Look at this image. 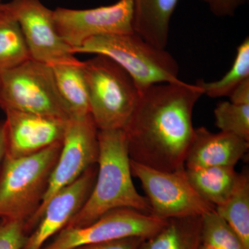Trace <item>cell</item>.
<instances>
[{
  "label": "cell",
  "mask_w": 249,
  "mask_h": 249,
  "mask_svg": "<svg viewBox=\"0 0 249 249\" xmlns=\"http://www.w3.org/2000/svg\"><path fill=\"white\" fill-rule=\"evenodd\" d=\"M204 91L178 80L141 91L124 130L129 158L165 172L185 169L194 138L193 113Z\"/></svg>",
  "instance_id": "obj_1"
},
{
  "label": "cell",
  "mask_w": 249,
  "mask_h": 249,
  "mask_svg": "<svg viewBox=\"0 0 249 249\" xmlns=\"http://www.w3.org/2000/svg\"><path fill=\"white\" fill-rule=\"evenodd\" d=\"M98 139L96 181L86 202L65 227H87L109 211L124 208L152 214L148 199L134 186L124 130H98Z\"/></svg>",
  "instance_id": "obj_2"
},
{
  "label": "cell",
  "mask_w": 249,
  "mask_h": 249,
  "mask_svg": "<svg viewBox=\"0 0 249 249\" xmlns=\"http://www.w3.org/2000/svg\"><path fill=\"white\" fill-rule=\"evenodd\" d=\"M62 141L24 157L5 155L0 170V219L25 223L40 206Z\"/></svg>",
  "instance_id": "obj_3"
},
{
  "label": "cell",
  "mask_w": 249,
  "mask_h": 249,
  "mask_svg": "<svg viewBox=\"0 0 249 249\" xmlns=\"http://www.w3.org/2000/svg\"><path fill=\"white\" fill-rule=\"evenodd\" d=\"M82 67L89 114L98 130L124 129L141 93L132 77L117 62L99 54L82 62Z\"/></svg>",
  "instance_id": "obj_4"
},
{
  "label": "cell",
  "mask_w": 249,
  "mask_h": 249,
  "mask_svg": "<svg viewBox=\"0 0 249 249\" xmlns=\"http://www.w3.org/2000/svg\"><path fill=\"white\" fill-rule=\"evenodd\" d=\"M73 53L99 54L112 59L130 75L140 91L151 85L179 80V66L173 55L134 32L93 37Z\"/></svg>",
  "instance_id": "obj_5"
},
{
  "label": "cell",
  "mask_w": 249,
  "mask_h": 249,
  "mask_svg": "<svg viewBox=\"0 0 249 249\" xmlns=\"http://www.w3.org/2000/svg\"><path fill=\"white\" fill-rule=\"evenodd\" d=\"M0 107L67 121L71 119L52 67L32 59L0 73Z\"/></svg>",
  "instance_id": "obj_6"
},
{
  "label": "cell",
  "mask_w": 249,
  "mask_h": 249,
  "mask_svg": "<svg viewBox=\"0 0 249 249\" xmlns=\"http://www.w3.org/2000/svg\"><path fill=\"white\" fill-rule=\"evenodd\" d=\"M98 129L91 116L72 119L67 124L61 152L54 167L48 188L38 209L24 223L28 235L35 229L46 204L59 191L71 184L90 167L97 165L99 157Z\"/></svg>",
  "instance_id": "obj_7"
},
{
  "label": "cell",
  "mask_w": 249,
  "mask_h": 249,
  "mask_svg": "<svg viewBox=\"0 0 249 249\" xmlns=\"http://www.w3.org/2000/svg\"><path fill=\"white\" fill-rule=\"evenodd\" d=\"M132 176L139 178L152 208V214L161 219L203 216L215 211L188 181L184 170L165 172L130 160Z\"/></svg>",
  "instance_id": "obj_8"
},
{
  "label": "cell",
  "mask_w": 249,
  "mask_h": 249,
  "mask_svg": "<svg viewBox=\"0 0 249 249\" xmlns=\"http://www.w3.org/2000/svg\"><path fill=\"white\" fill-rule=\"evenodd\" d=\"M166 220L132 209H117L85 227H65L41 249H73L89 244L127 237L147 239L160 231Z\"/></svg>",
  "instance_id": "obj_9"
},
{
  "label": "cell",
  "mask_w": 249,
  "mask_h": 249,
  "mask_svg": "<svg viewBox=\"0 0 249 249\" xmlns=\"http://www.w3.org/2000/svg\"><path fill=\"white\" fill-rule=\"evenodd\" d=\"M53 11L59 35L71 47L73 53L93 37L134 33L132 0H119L94 9L58 7Z\"/></svg>",
  "instance_id": "obj_10"
},
{
  "label": "cell",
  "mask_w": 249,
  "mask_h": 249,
  "mask_svg": "<svg viewBox=\"0 0 249 249\" xmlns=\"http://www.w3.org/2000/svg\"><path fill=\"white\" fill-rule=\"evenodd\" d=\"M7 4L19 23L32 60L49 65L81 62L59 35L53 10L40 0H12Z\"/></svg>",
  "instance_id": "obj_11"
},
{
  "label": "cell",
  "mask_w": 249,
  "mask_h": 249,
  "mask_svg": "<svg viewBox=\"0 0 249 249\" xmlns=\"http://www.w3.org/2000/svg\"><path fill=\"white\" fill-rule=\"evenodd\" d=\"M97 165L88 168L78 179L52 196L41 213L39 222L28 235L22 249H41L49 239L66 227L83 207L92 190Z\"/></svg>",
  "instance_id": "obj_12"
},
{
  "label": "cell",
  "mask_w": 249,
  "mask_h": 249,
  "mask_svg": "<svg viewBox=\"0 0 249 249\" xmlns=\"http://www.w3.org/2000/svg\"><path fill=\"white\" fill-rule=\"evenodd\" d=\"M6 155L24 157L61 142L69 121L5 109Z\"/></svg>",
  "instance_id": "obj_13"
},
{
  "label": "cell",
  "mask_w": 249,
  "mask_h": 249,
  "mask_svg": "<svg viewBox=\"0 0 249 249\" xmlns=\"http://www.w3.org/2000/svg\"><path fill=\"white\" fill-rule=\"evenodd\" d=\"M249 142L229 132H211L204 127L195 129L185 168L235 167L248 152Z\"/></svg>",
  "instance_id": "obj_14"
},
{
  "label": "cell",
  "mask_w": 249,
  "mask_h": 249,
  "mask_svg": "<svg viewBox=\"0 0 249 249\" xmlns=\"http://www.w3.org/2000/svg\"><path fill=\"white\" fill-rule=\"evenodd\" d=\"M133 30L144 40L165 49L170 22L178 0H132Z\"/></svg>",
  "instance_id": "obj_15"
},
{
  "label": "cell",
  "mask_w": 249,
  "mask_h": 249,
  "mask_svg": "<svg viewBox=\"0 0 249 249\" xmlns=\"http://www.w3.org/2000/svg\"><path fill=\"white\" fill-rule=\"evenodd\" d=\"M202 216L166 219L164 227L145 239L139 249H199Z\"/></svg>",
  "instance_id": "obj_16"
},
{
  "label": "cell",
  "mask_w": 249,
  "mask_h": 249,
  "mask_svg": "<svg viewBox=\"0 0 249 249\" xmlns=\"http://www.w3.org/2000/svg\"><path fill=\"white\" fill-rule=\"evenodd\" d=\"M188 181L199 196L210 203L221 206L230 196L238 173L232 166H211L187 169Z\"/></svg>",
  "instance_id": "obj_17"
},
{
  "label": "cell",
  "mask_w": 249,
  "mask_h": 249,
  "mask_svg": "<svg viewBox=\"0 0 249 249\" xmlns=\"http://www.w3.org/2000/svg\"><path fill=\"white\" fill-rule=\"evenodd\" d=\"M82 62L51 65L59 92L72 119L89 114V96Z\"/></svg>",
  "instance_id": "obj_18"
},
{
  "label": "cell",
  "mask_w": 249,
  "mask_h": 249,
  "mask_svg": "<svg viewBox=\"0 0 249 249\" xmlns=\"http://www.w3.org/2000/svg\"><path fill=\"white\" fill-rule=\"evenodd\" d=\"M19 23L6 4L0 6V73L30 60Z\"/></svg>",
  "instance_id": "obj_19"
},
{
  "label": "cell",
  "mask_w": 249,
  "mask_h": 249,
  "mask_svg": "<svg viewBox=\"0 0 249 249\" xmlns=\"http://www.w3.org/2000/svg\"><path fill=\"white\" fill-rule=\"evenodd\" d=\"M215 211L233 229L245 248L249 249V173L247 168L237 175L233 191Z\"/></svg>",
  "instance_id": "obj_20"
},
{
  "label": "cell",
  "mask_w": 249,
  "mask_h": 249,
  "mask_svg": "<svg viewBox=\"0 0 249 249\" xmlns=\"http://www.w3.org/2000/svg\"><path fill=\"white\" fill-rule=\"evenodd\" d=\"M249 78V38L246 37L237 49L233 65L227 74L214 82L198 80L196 85L204 91V94L211 98L229 97L245 80Z\"/></svg>",
  "instance_id": "obj_21"
},
{
  "label": "cell",
  "mask_w": 249,
  "mask_h": 249,
  "mask_svg": "<svg viewBox=\"0 0 249 249\" xmlns=\"http://www.w3.org/2000/svg\"><path fill=\"white\" fill-rule=\"evenodd\" d=\"M202 243L214 249H247L233 229L215 211L202 216Z\"/></svg>",
  "instance_id": "obj_22"
},
{
  "label": "cell",
  "mask_w": 249,
  "mask_h": 249,
  "mask_svg": "<svg viewBox=\"0 0 249 249\" xmlns=\"http://www.w3.org/2000/svg\"><path fill=\"white\" fill-rule=\"evenodd\" d=\"M214 114L216 126L221 131L235 134L249 142V105L222 101L217 103Z\"/></svg>",
  "instance_id": "obj_23"
},
{
  "label": "cell",
  "mask_w": 249,
  "mask_h": 249,
  "mask_svg": "<svg viewBox=\"0 0 249 249\" xmlns=\"http://www.w3.org/2000/svg\"><path fill=\"white\" fill-rule=\"evenodd\" d=\"M28 235L24 222L14 219H0V249H22Z\"/></svg>",
  "instance_id": "obj_24"
},
{
  "label": "cell",
  "mask_w": 249,
  "mask_h": 249,
  "mask_svg": "<svg viewBox=\"0 0 249 249\" xmlns=\"http://www.w3.org/2000/svg\"><path fill=\"white\" fill-rule=\"evenodd\" d=\"M145 240L144 237L134 236L80 246L73 249H139Z\"/></svg>",
  "instance_id": "obj_25"
},
{
  "label": "cell",
  "mask_w": 249,
  "mask_h": 249,
  "mask_svg": "<svg viewBox=\"0 0 249 249\" xmlns=\"http://www.w3.org/2000/svg\"><path fill=\"white\" fill-rule=\"evenodd\" d=\"M209 5L211 12L217 17L233 16L240 6L247 0H204Z\"/></svg>",
  "instance_id": "obj_26"
},
{
  "label": "cell",
  "mask_w": 249,
  "mask_h": 249,
  "mask_svg": "<svg viewBox=\"0 0 249 249\" xmlns=\"http://www.w3.org/2000/svg\"><path fill=\"white\" fill-rule=\"evenodd\" d=\"M231 103L235 105H249V78L241 83L229 96Z\"/></svg>",
  "instance_id": "obj_27"
},
{
  "label": "cell",
  "mask_w": 249,
  "mask_h": 249,
  "mask_svg": "<svg viewBox=\"0 0 249 249\" xmlns=\"http://www.w3.org/2000/svg\"><path fill=\"white\" fill-rule=\"evenodd\" d=\"M6 151V130L4 121L0 122V170L4 160Z\"/></svg>",
  "instance_id": "obj_28"
},
{
  "label": "cell",
  "mask_w": 249,
  "mask_h": 249,
  "mask_svg": "<svg viewBox=\"0 0 249 249\" xmlns=\"http://www.w3.org/2000/svg\"><path fill=\"white\" fill-rule=\"evenodd\" d=\"M214 249L211 246L206 245V244L202 243L201 244L200 249Z\"/></svg>",
  "instance_id": "obj_29"
},
{
  "label": "cell",
  "mask_w": 249,
  "mask_h": 249,
  "mask_svg": "<svg viewBox=\"0 0 249 249\" xmlns=\"http://www.w3.org/2000/svg\"><path fill=\"white\" fill-rule=\"evenodd\" d=\"M1 4H2V3H1V0H0V5H1Z\"/></svg>",
  "instance_id": "obj_30"
},
{
  "label": "cell",
  "mask_w": 249,
  "mask_h": 249,
  "mask_svg": "<svg viewBox=\"0 0 249 249\" xmlns=\"http://www.w3.org/2000/svg\"><path fill=\"white\" fill-rule=\"evenodd\" d=\"M1 5H0V6H1Z\"/></svg>",
  "instance_id": "obj_31"
}]
</instances>
